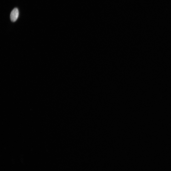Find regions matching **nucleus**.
Returning <instances> with one entry per match:
<instances>
[{
  "mask_svg": "<svg viewBox=\"0 0 171 171\" xmlns=\"http://www.w3.org/2000/svg\"><path fill=\"white\" fill-rule=\"evenodd\" d=\"M19 12L17 8H15L12 10L10 14V19L12 22H15L19 18Z\"/></svg>",
  "mask_w": 171,
  "mask_h": 171,
  "instance_id": "1",
  "label": "nucleus"
}]
</instances>
